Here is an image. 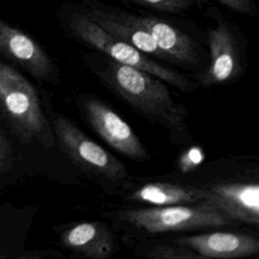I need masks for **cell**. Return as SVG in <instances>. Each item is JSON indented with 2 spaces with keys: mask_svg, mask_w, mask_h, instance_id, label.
Returning a JSON list of instances; mask_svg holds the SVG:
<instances>
[{
  "mask_svg": "<svg viewBox=\"0 0 259 259\" xmlns=\"http://www.w3.org/2000/svg\"><path fill=\"white\" fill-rule=\"evenodd\" d=\"M202 258H243L258 254L257 237L238 232H210L198 235L182 236L173 240Z\"/></svg>",
  "mask_w": 259,
  "mask_h": 259,
  "instance_id": "obj_11",
  "label": "cell"
},
{
  "mask_svg": "<svg viewBox=\"0 0 259 259\" xmlns=\"http://www.w3.org/2000/svg\"><path fill=\"white\" fill-rule=\"evenodd\" d=\"M68 29L75 38L115 62L146 71L182 92H192L199 87L196 81L155 62L133 46L113 36L84 13H74L69 19Z\"/></svg>",
  "mask_w": 259,
  "mask_h": 259,
  "instance_id": "obj_4",
  "label": "cell"
},
{
  "mask_svg": "<svg viewBox=\"0 0 259 259\" xmlns=\"http://www.w3.org/2000/svg\"><path fill=\"white\" fill-rule=\"evenodd\" d=\"M135 253L150 259H201L202 257L191 249L172 242H144L137 246Z\"/></svg>",
  "mask_w": 259,
  "mask_h": 259,
  "instance_id": "obj_15",
  "label": "cell"
},
{
  "mask_svg": "<svg viewBox=\"0 0 259 259\" xmlns=\"http://www.w3.org/2000/svg\"><path fill=\"white\" fill-rule=\"evenodd\" d=\"M135 17L151 33L158 48L167 56L170 63L187 70H198L200 57L197 46L187 33L155 16L135 15Z\"/></svg>",
  "mask_w": 259,
  "mask_h": 259,
  "instance_id": "obj_12",
  "label": "cell"
},
{
  "mask_svg": "<svg viewBox=\"0 0 259 259\" xmlns=\"http://www.w3.org/2000/svg\"><path fill=\"white\" fill-rule=\"evenodd\" d=\"M223 5L228 8L237 11L239 13L252 15L253 14V5L251 0H218Z\"/></svg>",
  "mask_w": 259,
  "mask_h": 259,
  "instance_id": "obj_17",
  "label": "cell"
},
{
  "mask_svg": "<svg viewBox=\"0 0 259 259\" xmlns=\"http://www.w3.org/2000/svg\"><path fill=\"white\" fill-rule=\"evenodd\" d=\"M140 5L148 6L166 13H179L187 9L192 0H131Z\"/></svg>",
  "mask_w": 259,
  "mask_h": 259,
  "instance_id": "obj_16",
  "label": "cell"
},
{
  "mask_svg": "<svg viewBox=\"0 0 259 259\" xmlns=\"http://www.w3.org/2000/svg\"><path fill=\"white\" fill-rule=\"evenodd\" d=\"M204 197L200 204L208 206L232 222L259 226V184L250 180L217 181L201 185Z\"/></svg>",
  "mask_w": 259,
  "mask_h": 259,
  "instance_id": "obj_7",
  "label": "cell"
},
{
  "mask_svg": "<svg viewBox=\"0 0 259 259\" xmlns=\"http://www.w3.org/2000/svg\"><path fill=\"white\" fill-rule=\"evenodd\" d=\"M54 133L65 157L88 177L103 186L130 185L131 176L121 161L91 140L71 119L56 116Z\"/></svg>",
  "mask_w": 259,
  "mask_h": 259,
  "instance_id": "obj_5",
  "label": "cell"
},
{
  "mask_svg": "<svg viewBox=\"0 0 259 259\" xmlns=\"http://www.w3.org/2000/svg\"><path fill=\"white\" fill-rule=\"evenodd\" d=\"M210 59L208 66L196 74L199 86L210 87L235 82L244 74V62L237 38L230 26L221 21L207 29Z\"/></svg>",
  "mask_w": 259,
  "mask_h": 259,
  "instance_id": "obj_8",
  "label": "cell"
},
{
  "mask_svg": "<svg viewBox=\"0 0 259 259\" xmlns=\"http://www.w3.org/2000/svg\"><path fill=\"white\" fill-rule=\"evenodd\" d=\"M0 56L20 66L35 79L58 83L59 69L29 35L0 19Z\"/></svg>",
  "mask_w": 259,
  "mask_h": 259,
  "instance_id": "obj_9",
  "label": "cell"
},
{
  "mask_svg": "<svg viewBox=\"0 0 259 259\" xmlns=\"http://www.w3.org/2000/svg\"><path fill=\"white\" fill-rule=\"evenodd\" d=\"M24 257L29 258H45V257H52V258H64V254L57 250H40L36 252H33L31 254H26Z\"/></svg>",
  "mask_w": 259,
  "mask_h": 259,
  "instance_id": "obj_19",
  "label": "cell"
},
{
  "mask_svg": "<svg viewBox=\"0 0 259 259\" xmlns=\"http://www.w3.org/2000/svg\"><path fill=\"white\" fill-rule=\"evenodd\" d=\"M84 14L113 36L127 42L147 56L169 62L167 56L158 48L151 33L137 21L135 15L115 13L99 8H90Z\"/></svg>",
  "mask_w": 259,
  "mask_h": 259,
  "instance_id": "obj_13",
  "label": "cell"
},
{
  "mask_svg": "<svg viewBox=\"0 0 259 259\" xmlns=\"http://www.w3.org/2000/svg\"><path fill=\"white\" fill-rule=\"evenodd\" d=\"M61 246L75 257L108 259L117 250L116 239L100 221L74 223L60 234Z\"/></svg>",
  "mask_w": 259,
  "mask_h": 259,
  "instance_id": "obj_10",
  "label": "cell"
},
{
  "mask_svg": "<svg viewBox=\"0 0 259 259\" xmlns=\"http://www.w3.org/2000/svg\"><path fill=\"white\" fill-rule=\"evenodd\" d=\"M75 101L86 122L117 153L133 160L151 158L130 124L98 96L81 92L75 96Z\"/></svg>",
  "mask_w": 259,
  "mask_h": 259,
  "instance_id": "obj_6",
  "label": "cell"
},
{
  "mask_svg": "<svg viewBox=\"0 0 259 259\" xmlns=\"http://www.w3.org/2000/svg\"><path fill=\"white\" fill-rule=\"evenodd\" d=\"M125 197L128 201L152 206L196 204L202 201L204 191L202 186L172 182H149L126 193Z\"/></svg>",
  "mask_w": 259,
  "mask_h": 259,
  "instance_id": "obj_14",
  "label": "cell"
},
{
  "mask_svg": "<svg viewBox=\"0 0 259 259\" xmlns=\"http://www.w3.org/2000/svg\"><path fill=\"white\" fill-rule=\"evenodd\" d=\"M0 114L23 143L55 146L52 127L30 82L13 67L0 62Z\"/></svg>",
  "mask_w": 259,
  "mask_h": 259,
  "instance_id": "obj_3",
  "label": "cell"
},
{
  "mask_svg": "<svg viewBox=\"0 0 259 259\" xmlns=\"http://www.w3.org/2000/svg\"><path fill=\"white\" fill-rule=\"evenodd\" d=\"M10 145L0 133V173L7 170L11 164Z\"/></svg>",
  "mask_w": 259,
  "mask_h": 259,
  "instance_id": "obj_18",
  "label": "cell"
},
{
  "mask_svg": "<svg viewBox=\"0 0 259 259\" xmlns=\"http://www.w3.org/2000/svg\"><path fill=\"white\" fill-rule=\"evenodd\" d=\"M104 215L120 230L137 236L214 229L232 224L221 212L200 203L118 209Z\"/></svg>",
  "mask_w": 259,
  "mask_h": 259,
  "instance_id": "obj_2",
  "label": "cell"
},
{
  "mask_svg": "<svg viewBox=\"0 0 259 259\" xmlns=\"http://www.w3.org/2000/svg\"><path fill=\"white\" fill-rule=\"evenodd\" d=\"M89 70L139 115L164 127L176 145L192 142L186 120V106L177 102L160 78L107 56L87 60Z\"/></svg>",
  "mask_w": 259,
  "mask_h": 259,
  "instance_id": "obj_1",
  "label": "cell"
}]
</instances>
